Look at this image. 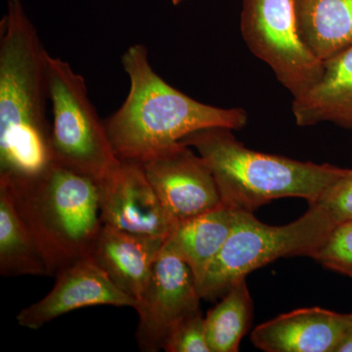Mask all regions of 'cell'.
I'll return each instance as SVG.
<instances>
[{"instance_id": "obj_1", "label": "cell", "mask_w": 352, "mask_h": 352, "mask_svg": "<svg viewBox=\"0 0 352 352\" xmlns=\"http://www.w3.org/2000/svg\"><path fill=\"white\" fill-rule=\"evenodd\" d=\"M0 24V179L21 180L52 163L46 118L48 54L21 0Z\"/></svg>"}, {"instance_id": "obj_2", "label": "cell", "mask_w": 352, "mask_h": 352, "mask_svg": "<svg viewBox=\"0 0 352 352\" xmlns=\"http://www.w3.org/2000/svg\"><path fill=\"white\" fill-rule=\"evenodd\" d=\"M122 65L131 88L119 110L104 122L120 161L140 163L201 129L239 131L247 124L242 109L201 103L164 82L153 69L142 44L127 48Z\"/></svg>"}, {"instance_id": "obj_3", "label": "cell", "mask_w": 352, "mask_h": 352, "mask_svg": "<svg viewBox=\"0 0 352 352\" xmlns=\"http://www.w3.org/2000/svg\"><path fill=\"white\" fill-rule=\"evenodd\" d=\"M231 131L212 127L180 141L200 155L214 175L224 205L233 210L254 212L282 198L305 199L312 205L346 171L331 164L254 151Z\"/></svg>"}, {"instance_id": "obj_4", "label": "cell", "mask_w": 352, "mask_h": 352, "mask_svg": "<svg viewBox=\"0 0 352 352\" xmlns=\"http://www.w3.org/2000/svg\"><path fill=\"white\" fill-rule=\"evenodd\" d=\"M56 276L88 258L102 227L97 180L52 162L34 177L0 179Z\"/></svg>"}, {"instance_id": "obj_5", "label": "cell", "mask_w": 352, "mask_h": 352, "mask_svg": "<svg viewBox=\"0 0 352 352\" xmlns=\"http://www.w3.org/2000/svg\"><path fill=\"white\" fill-rule=\"evenodd\" d=\"M335 224L318 205L283 226L259 221L252 212L235 210V222L226 244L199 286L203 300L222 298L252 271L285 256H311Z\"/></svg>"}, {"instance_id": "obj_6", "label": "cell", "mask_w": 352, "mask_h": 352, "mask_svg": "<svg viewBox=\"0 0 352 352\" xmlns=\"http://www.w3.org/2000/svg\"><path fill=\"white\" fill-rule=\"evenodd\" d=\"M48 91L52 104L53 162L97 182L110 175L122 161L113 151L105 122L88 97L83 76L68 62L50 55Z\"/></svg>"}, {"instance_id": "obj_7", "label": "cell", "mask_w": 352, "mask_h": 352, "mask_svg": "<svg viewBox=\"0 0 352 352\" xmlns=\"http://www.w3.org/2000/svg\"><path fill=\"white\" fill-rule=\"evenodd\" d=\"M241 32L250 50L273 69L294 98L320 76L323 61L300 36L298 0H244Z\"/></svg>"}, {"instance_id": "obj_8", "label": "cell", "mask_w": 352, "mask_h": 352, "mask_svg": "<svg viewBox=\"0 0 352 352\" xmlns=\"http://www.w3.org/2000/svg\"><path fill=\"white\" fill-rule=\"evenodd\" d=\"M201 296L188 264L166 241L136 300V342L140 351H164L171 330L183 319L201 311Z\"/></svg>"}, {"instance_id": "obj_9", "label": "cell", "mask_w": 352, "mask_h": 352, "mask_svg": "<svg viewBox=\"0 0 352 352\" xmlns=\"http://www.w3.org/2000/svg\"><path fill=\"white\" fill-rule=\"evenodd\" d=\"M138 164L175 226L224 205L207 164L182 141Z\"/></svg>"}, {"instance_id": "obj_10", "label": "cell", "mask_w": 352, "mask_h": 352, "mask_svg": "<svg viewBox=\"0 0 352 352\" xmlns=\"http://www.w3.org/2000/svg\"><path fill=\"white\" fill-rule=\"evenodd\" d=\"M97 184L102 223L138 235L170 238L175 223L140 164L122 161Z\"/></svg>"}, {"instance_id": "obj_11", "label": "cell", "mask_w": 352, "mask_h": 352, "mask_svg": "<svg viewBox=\"0 0 352 352\" xmlns=\"http://www.w3.org/2000/svg\"><path fill=\"white\" fill-rule=\"evenodd\" d=\"M55 277L47 295L18 314L21 327L38 330L62 315L95 305L135 307V298L113 283L89 256L67 266Z\"/></svg>"}, {"instance_id": "obj_12", "label": "cell", "mask_w": 352, "mask_h": 352, "mask_svg": "<svg viewBox=\"0 0 352 352\" xmlns=\"http://www.w3.org/2000/svg\"><path fill=\"white\" fill-rule=\"evenodd\" d=\"M351 318L352 314L300 308L258 325L252 342L266 352H337Z\"/></svg>"}, {"instance_id": "obj_13", "label": "cell", "mask_w": 352, "mask_h": 352, "mask_svg": "<svg viewBox=\"0 0 352 352\" xmlns=\"http://www.w3.org/2000/svg\"><path fill=\"white\" fill-rule=\"evenodd\" d=\"M166 241L102 223L89 258L120 289L138 300Z\"/></svg>"}, {"instance_id": "obj_14", "label": "cell", "mask_w": 352, "mask_h": 352, "mask_svg": "<svg viewBox=\"0 0 352 352\" xmlns=\"http://www.w3.org/2000/svg\"><path fill=\"white\" fill-rule=\"evenodd\" d=\"M293 113L300 126L333 122L352 129V46L323 62L317 82L294 98Z\"/></svg>"}, {"instance_id": "obj_15", "label": "cell", "mask_w": 352, "mask_h": 352, "mask_svg": "<svg viewBox=\"0 0 352 352\" xmlns=\"http://www.w3.org/2000/svg\"><path fill=\"white\" fill-rule=\"evenodd\" d=\"M234 222L235 210L222 205L180 222L170 234L168 243L188 264L198 289L228 239Z\"/></svg>"}, {"instance_id": "obj_16", "label": "cell", "mask_w": 352, "mask_h": 352, "mask_svg": "<svg viewBox=\"0 0 352 352\" xmlns=\"http://www.w3.org/2000/svg\"><path fill=\"white\" fill-rule=\"evenodd\" d=\"M298 17L302 41L321 61L352 46V0H298Z\"/></svg>"}, {"instance_id": "obj_17", "label": "cell", "mask_w": 352, "mask_h": 352, "mask_svg": "<svg viewBox=\"0 0 352 352\" xmlns=\"http://www.w3.org/2000/svg\"><path fill=\"white\" fill-rule=\"evenodd\" d=\"M0 274L51 276L43 252L18 214L8 187L0 183Z\"/></svg>"}, {"instance_id": "obj_18", "label": "cell", "mask_w": 352, "mask_h": 352, "mask_svg": "<svg viewBox=\"0 0 352 352\" xmlns=\"http://www.w3.org/2000/svg\"><path fill=\"white\" fill-rule=\"evenodd\" d=\"M205 317L210 352H237L251 326L252 300L245 278L236 282Z\"/></svg>"}, {"instance_id": "obj_19", "label": "cell", "mask_w": 352, "mask_h": 352, "mask_svg": "<svg viewBox=\"0 0 352 352\" xmlns=\"http://www.w3.org/2000/svg\"><path fill=\"white\" fill-rule=\"evenodd\" d=\"M310 258L352 278V220L336 224Z\"/></svg>"}, {"instance_id": "obj_20", "label": "cell", "mask_w": 352, "mask_h": 352, "mask_svg": "<svg viewBox=\"0 0 352 352\" xmlns=\"http://www.w3.org/2000/svg\"><path fill=\"white\" fill-rule=\"evenodd\" d=\"M166 352H210L201 311L190 315L171 330L164 344Z\"/></svg>"}, {"instance_id": "obj_21", "label": "cell", "mask_w": 352, "mask_h": 352, "mask_svg": "<svg viewBox=\"0 0 352 352\" xmlns=\"http://www.w3.org/2000/svg\"><path fill=\"white\" fill-rule=\"evenodd\" d=\"M312 205L323 208L335 226L352 220V170L346 168L344 175L333 182Z\"/></svg>"}, {"instance_id": "obj_22", "label": "cell", "mask_w": 352, "mask_h": 352, "mask_svg": "<svg viewBox=\"0 0 352 352\" xmlns=\"http://www.w3.org/2000/svg\"><path fill=\"white\" fill-rule=\"evenodd\" d=\"M337 352H352V318L351 325L347 329L346 337L342 340V344H340Z\"/></svg>"}, {"instance_id": "obj_23", "label": "cell", "mask_w": 352, "mask_h": 352, "mask_svg": "<svg viewBox=\"0 0 352 352\" xmlns=\"http://www.w3.org/2000/svg\"><path fill=\"white\" fill-rule=\"evenodd\" d=\"M171 1H173V3L175 4V6H178V4L182 3L184 0H171Z\"/></svg>"}]
</instances>
